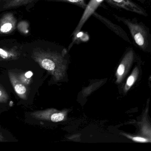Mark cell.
Returning a JSON list of instances; mask_svg holds the SVG:
<instances>
[{"instance_id": "2e32d148", "label": "cell", "mask_w": 151, "mask_h": 151, "mask_svg": "<svg viewBox=\"0 0 151 151\" xmlns=\"http://www.w3.org/2000/svg\"><path fill=\"white\" fill-rule=\"evenodd\" d=\"M32 75H33V74H32V72H31V71H29L25 74V76L27 78H30L32 76Z\"/></svg>"}, {"instance_id": "30bf717a", "label": "cell", "mask_w": 151, "mask_h": 151, "mask_svg": "<svg viewBox=\"0 0 151 151\" xmlns=\"http://www.w3.org/2000/svg\"><path fill=\"white\" fill-rule=\"evenodd\" d=\"M89 39V37L87 33L80 31L74 37H72V42L69 47V49H70L75 44H80L82 42H86Z\"/></svg>"}, {"instance_id": "9a60e30c", "label": "cell", "mask_w": 151, "mask_h": 151, "mask_svg": "<svg viewBox=\"0 0 151 151\" xmlns=\"http://www.w3.org/2000/svg\"><path fill=\"white\" fill-rule=\"evenodd\" d=\"M132 139L134 141L139 142H147L148 141V139L145 138L140 137H134L132 138Z\"/></svg>"}, {"instance_id": "e0dca14e", "label": "cell", "mask_w": 151, "mask_h": 151, "mask_svg": "<svg viewBox=\"0 0 151 151\" xmlns=\"http://www.w3.org/2000/svg\"><path fill=\"white\" fill-rule=\"evenodd\" d=\"M5 94L2 91L0 90V100H3L5 99Z\"/></svg>"}, {"instance_id": "52a82bcc", "label": "cell", "mask_w": 151, "mask_h": 151, "mask_svg": "<svg viewBox=\"0 0 151 151\" xmlns=\"http://www.w3.org/2000/svg\"><path fill=\"white\" fill-rule=\"evenodd\" d=\"M134 51L132 48L131 47L129 48L117 69V75L118 80H120L124 73L126 66L129 65L132 62L134 58Z\"/></svg>"}, {"instance_id": "8992f818", "label": "cell", "mask_w": 151, "mask_h": 151, "mask_svg": "<svg viewBox=\"0 0 151 151\" xmlns=\"http://www.w3.org/2000/svg\"><path fill=\"white\" fill-rule=\"evenodd\" d=\"M15 24V18L13 14H6L0 22V32L3 33H9L14 29Z\"/></svg>"}, {"instance_id": "8fae6325", "label": "cell", "mask_w": 151, "mask_h": 151, "mask_svg": "<svg viewBox=\"0 0 151 151\" xmlns=\"http://www.w3.org/2000/svg\"><path fill=\"white\" fill-rule=\"evenodd\" d=\"M51 1H56V2H65L75 5L78 7L81 8L84 10L87 6L86 0H49Z\"/></svg>"}, {"instance_id": "5bb4252c", "label": "cell", "mask_w": 151, "mask_h": 151, "mask_svg": "<svg viewBox=\"0 0 151 151\" xmlns=\"http://www.w3.org/2000/svg\"><path fill=\"white\" fill-rule=\"evenodd\" d=\"M9 54L8 52L5 51V50H3L1 48H0V56L3 59H7L9 57Z\"/></svg>"}, {"instance_id": "7c38bea8", "label": "cell", "mask_w": 151, "mask_h": 151, "mask_svg": "<svg viewBox=\"0 0 151 151\" xmlns=\"http://www.w3.org/2000/svg\"><path fill=\"white\" fill-rule=\"evenodd\" d=\"M64 115L63 113H55L52 115L50 117V120L55 122H60L64 119Z\"/></svg>"}, {"instance_id": "6da1fadb", "label": "cell", "mask_w": 151, "mask_h": 151, "mask_svg": "<svg viewBox=\"0 0 151 151\" xmlns=\"http://www.w3.org/2000/svg\"><path fill=\"white\" fill-rule=\"evenodd\" d=\"M118 22L128 27L135 44L144 51H148L151 45V35L149 28L137 18H126L113 14Z\"/></svg>"}, {"instance_id": "ac0fdd59", "label": "cell", "mask_w": 151, "mask_h": 151, "mask_svg": "<svg viewBox=\"0 0 151 151\" xmlns=\"http://www.w3.org/2000/svg\"><path fill=\"white\" fill-rule=\"evenodd\" d=\"M137 1L142 3H144L146 1H147V0H137Z\"/></svg>"}, {"instance_id": "9c48e42d", "label": "cell", "mask_w": 151, "mask_h": 151, "mask_svg": "<svg viewBox=\"0 0 151 151\" xmlns=\"http://www.w3.org/2000/svg\"><path fill=\"white\" fill-rule=\"evenodd\" d=\"M36 0H8L3 6L6 9L14 8L17 7L29 4Z\"/></svg>"}, {"instance_id": "ba28073f", "label": "cell", "mask_w": 151, "mask_h": 151, "mask_svg": "<svg viewBox=\"0 0 151 151\" xmlns=\"http://www.w3.org/2000/svg\"><path fill=\"white\" fill-rule=\"evenodd\" d=\"M10 78L12 84L14 88L15 91L17 94L22 97H25V94L26 92V88L22 84L20 83V81L13 76L10 74Z\"/></svg>"}, {"instance_id": "3957f363", "label": "cell", "mask_w": 151, "mask_h": 151, "mask_svg": "<svg viewBox=\"0 0 151 151\" xmlns=\"http://www.w3.org/2000/svg\"><path fill=\"white\" fill-rule=\"evenodd\" d=\"M110 6L135 13L144 17L148 16L146 10L132 0H104Z\"/></svg>"}, {"instance_id": "277c9868", "label": "cell", "mask_w": 151, "mask_h": 151, "mask_svg": "<svg viewBox=\"0 0 151 151\" xmlns=\"http://www.w3.org/2000/svg\"><path fill=\"white\" fill-rule=\"evenodd\" d=\"M104 1V0H90L89 3L87 4L86 8L84 10L83 13L80 18L78 24L71 34L72 37H74L76 34L81 31V29L86 21L91 16L93 13L96 11V9Z\"/></svg>"}, {"instance_id": "5b68a950", "label": "cell", "mask_w": 151, "mask_h": 151, "mask_svg": "<svg viewBox=\"0 0 151 151\" xmlns=\"http://www.w3.org/2000/svg\"><path fill=\"white\" fill-rule=\"evenodd\" d=\"M92 16L100 21L101 23L105 24L109 29L111 30L117 36L122 39L123 40L128 43H131V40L125 31L119 25L111 22L109 19L104 17L103 16L99 14L96 11L93 13Z\"/></svg>"}, {"instance_id": "4fadbf2b", "label": "cell", "mask_w": 151, "mask_h": 151, "mask_svg": "<svg viewBox=\"0 0 151 151\" xmlns=\"http://www.w3.org/2000/svg\"><path fill=\"white\" fill-rule=\"evenodd\" d=\"M135 80V76L133 74L130 76L129 77V78L127 79V83H126L127 87H129V88L130 87L133 85Z\"/></svg>"}, {"instance_id": "7a4b0ae2", "label": "cell", "mask_w": 151, "mask_h": 151, "mask_svg": "<svg viewBox=\"0 0 151 151\" xmlns=\"http://www.w3.org/2000/svg\"><path fill=\"white\" fill-rule=\"evenodd\" d=\"M67 54V50L64 48L60 52L39 49L33 52V57L45 69L54 72L56 68L64 67L63 63L66 61Z\"/></svg>"}]
</instances>
